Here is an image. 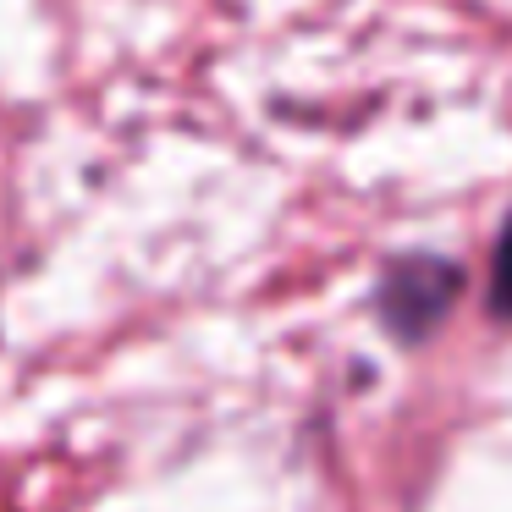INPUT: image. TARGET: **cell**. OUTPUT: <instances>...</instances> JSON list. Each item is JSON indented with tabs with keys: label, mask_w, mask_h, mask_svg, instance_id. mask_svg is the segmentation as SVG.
<instances>
[{
	"label": "cell",
	"mask_w": 512,
	"mask_h": 512,
	"mask_svg": "<svg viewBox=\"0 0 512 512\" xmlns=\"http://www.w3.org/2000/svg\"><path fill=\"white\" fill-rule=\"evenodd\" d=\"M490 314L512 325V215L496 237V254H490Z\"/></svg>",
	"instance_id": "2"
},
{
	"label": "cell",
	"mask_w": 512,
	"mask_h": 512,
	"mask_svg": "<svg viewBox=\"0 0 512 512\" xmlns=\"http://www.w3.org/2000/svg\"><path fill=\"white\" fill-rule=\"evenodd\" d=\"M457 292H463V270L441 254H402L380 270L375 287V320L391 342L419 347L446 325Z\"/></svg>",
	"instance_id": "1"
}]
</instances>
